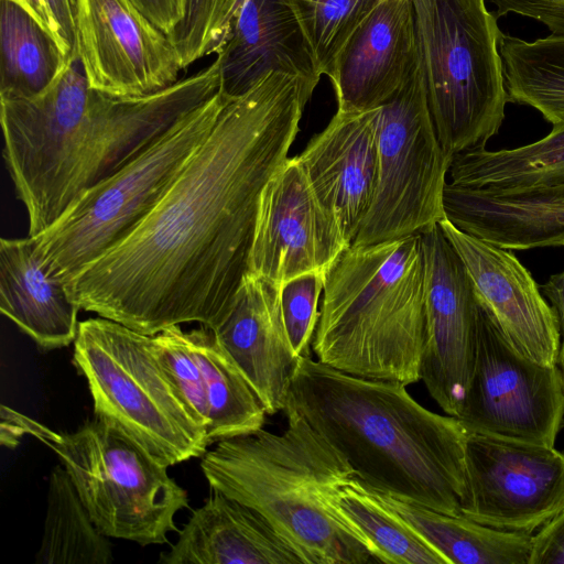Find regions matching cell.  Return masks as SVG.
<instances>
[{"label": "cell", "instance_id": "6da1fadb", "mask_svg": "<svg viewBox=\"0 0 564 564\" xmlns=\"http://www.w3.org/2000/svg\"><path fill=\"white\" fill-rule=\"evenodd\" d=\"M318 82L271 72L231 98L145 220L66 284L79 308L150 336L212 328L248 271L261 193Z\"/></svg>", "mask_w": 564, "mask_h": 564}, {"label": "cell", "instance_id": "7a4b0ae2", "mask_svg": "<svg viewBox=\"0 0 564 564\" xmlns=\"http://www.w3.org/2000/svg\"><path fill=\"white\" fill-rule=\"evenodd\" d=\"M220 87L216 61L142 97L90 87L77 51L41 94L0 98L3 159L29 218L51 228L88 189L130 162Z\"/></svg>", "mask_w": 564, "mask_h": 564}, {"label": "cell", "instance_id": "3957f363", "mask_svg": "<svg viewBox=\"0 0 564 564\" xmlns=\"http://www.w3.org/2000/svg\"><path fill=\"white\" fill-rule=\"evenodd\" d=\"M371 489L460 516L468 430L416 402L406 386L296 358L288 401Z\"/></svg>", "mask_w": 564, "mask_h": 564}, {"label": "cell", "instance_id": "277c9868", "mask_svg": "<svg viewBox=\"0 0 564 564\" xmlns=\"http://www.w3.org/2000/svg\"><path fill=\"white\" fill-rule=\"evenodd\" d=\"M281 434L221 440L200 457L209 488L262 516L303 564L377 562L338 514L334 494L354 469L289 403Z\"/></svg>", "mask_w": 564, "mask_h": 564}, {"label": "cell", "instance_id": "5b68a950", "mask_svg": "<svg viewBox=\"0 0 564 564\" xmlns=\"http://www.w3.org/2000/svg\"><path fill=\"white\" fill-rule=\"evenodd\" d=\"M425 332L420 234L350 246L326 271L312 341L319 362L357 377L416 383Z\"/></svg>", "mask_w": 564, "mask_h": 564}, {"label": "cell", "instance_id": "8992f818", "mask_svg": "<svg viewBox=\"0 0 564 564\" xmlns=\"http://www.w3.org/2000/svg\"><path fill=\"white\" fill-rule=\"evenodd\" d=\"M29 435L52 449L97 529L108 538L141 546L166 543L178 532L176 513L188 507L187 491L128 434L95 417L59 432L7 405L1 406V442L15 446Z\"/></svg>", "mask_w": 564, "mask_h": 564}, {"label": "cell", "instance_id": "52a82bcc", "mask_svg": "<svg viewBox=\"0 0 564 564\" xmlns=\"http://www.w3.org/2000/svg\"><path fill=\"white\" fill-rule=\"evenodd\" d=\"M412 1L416 65L444 152L486 145L509 102L497 15L486 0Z\"/></svg>", "mask_w": 564, "mask_h": 564}, {"label": "cell", "instance_id": "ba28073f", "mask_svg": "<svg viewBox=\"0 0 564 564\" xmlns=\"http://www.w3.org/2000/svg\"><path fill=\"white\" fill-rule=\"evenodd\" d=\"M231 98L219 89L36 236L47 274L66 285L126 240L164 197Z\"/></svg>", "mask_w": 564, "mask_h": 564}, {"label": "cell", "instance_id": "9c48e42d", "mask_svg": "<svg viewBox=\"0 0 564 564\" xmlns=\"http://www.w3.org/2000/svg\"><path fill=\"white\" fill-rule=\"evenodd\" d=\"M73 364L86 378L95 417L118 427L163 465L202 457L207 433L171 387L152 336L105 317L79 322Z\"/></svg>", "mask_w": 564, "mask_h": 564}, {"label": "cell", "instance_id": "30bf717a", "mask_svg": "<svg viewBox=\"0 0 564 564\" xmlns=\"http://www.w3.org/2000/svg\"><path fill=\"white\" fill-rule=\"evenodd\" d=\"M451 160L437 139L415 65L380 106L376 193L351 246L420 234L445 218L443 195Z\"/></svg>", "mask_w": 564, "mask_h": 564}, {"label": "cell", "instance_id": "8fae6325", "mask_svg": "<svg viewBox=\"0 0 564 564\" xmlns=\"http://www.w3.org/2000/svg\"><path fill=\"white\" fill-rule=\"evenodd\" d=\"M458 419L468 431L546 445H555L564 422L561 369L520 354L479 297L473 373Z\"/></svg>", "mask_w": 564, "mask_h": 564}, {"label": "cell", "instance_id": "7c38bea8", "mask_svg": "<svg viewBox=\"0 0 564 564\" xmlns=\"http://www.w3.org/2000/svg\"><path fill=\"white\" fill-rule=\"evenodd\" d=\"M460 516L532 534L564 511V453L554 445L468 431Z\"/></svg>", "mask_w": 564, "mask_h": 564}, {"label": "cell", "instance_id": "4fadbf2b", "mask_svg": "<svg viewBox=\"0 0 564 564\" xmlns=\"http://www.w3.org/2000/svg\"><path fill=\"white\" fill-rule=\"evenodd\" d=\"M75 50L94 89L142 97L178 80L169 35L131 0H74Z\"/></svg>", "mask_w": 564, "mask_h": 564}, {"label": "cell", "instance_id": "5bb4252c", "mask_svg": "<svg viewBox=\"0 0 564 564\" xmlns=\"http://www.w3.org/2000/svg\"><path fill=\"white\" fill-rule=\"evenodd\" d=\"M420 236L426 286L421 380L440 408L458 417L474 367L478 296L465 264L440 225Z\"/></svg>", "mask_w": 564, "mask_h": 564}, {"label": "cell", "instance_id": "9a60e30c", "mask_svg": "<svg viewBox=\"0 0 564 564\" xmlns=\"http://www.w3.org/2000/svg\"><path fill=\"white\" fill-rule=\"evenodd\" d=\"M349 246L322 208L296 156L263 187L248 271L281 285L307 272H326Z\"/></svg>", "mask_w": 564, "mask_h": 564}, {"label": "cell", "instance_id": "2e32d148", "mask_svg": "<svg viewBox=\"0 0 564 564\" xmlns=\"http://www.w3.org/2000/svg\"><path fill=\"white\" fill-rule=\"evenodd\" d=\"M438 225L465 264L479 300L508 341L531 360L557 365L561 349L557 316L512 250L467 234L446 218Z\"/></svg>", "mask_w": 564, "mask_h": 564}, {"label": "cell", "instance_id": "e0dca14e", "mask_svg": "<svg viewBox=\"0 0 564 564\" xmlns=\"http://www.w3.org/2000/svg\"><path fill=\"white\" fill-rule=\"evenodd\" d=\"M379 113L380 107L337 110L296 156L318 203L349 247L376 193Z\"/></svg>", "mask_w": 564, "mask_h": 564}, {"label": "cell", "instance_id": "ac0fdd59", "mask_svg": "<svg viewBox=\"0 0 564 564\" xmlns=\"http://www.w3.org/2000/svg\"><path fill=\"white\" fill-rule=\"evenodd\" d=\"M210 329L267 414L283 411L296 357L283 323L280 285L247 271Z\"/></svg>", "mask_w": 564, "mask_h": 564}, {"label": "cell", "instance_id": "d6986e66", "mask_svg": "<svg viewBox=\"0 0 564 564\" xmlns=\"http://www.w3.org/2000/svg\"><path fill=\"white\" fill-rule=\"evenodd\" d=\"M416 65L412 0H379L349 39L329 80L337 110L380 107L406 82Z\"/></svg>", "mask_w": 564, "mask_h": 564}, {"label": "cell", "instance_id": "ffe728a7", "mask_svg": "<svg viewBox=\"0 0 564 564\" xmlns=\"http://www.w3.org/2000/svg\"><path fill=\"white\" fill-rule=\"evenodd\" d=\"M216 55L219 89L232 98L247 93L271 72L321 78L284 0H243Z\"/></svg>", "mask_w": 564, "mask_h": 564}, {"label": "cell", "instance_id": "44dd1931", "mask_svg": "<svg viewBox=\"0 0 564 564\" xmlns=\"http://www.w3.org/2000/svg\"><path fill=\"white\" fill-rule=\"evenodd\" d=\"M159 563L303 564L262 516L212 488Z\"/></svg>", "mask_w": 564, "mask_h": 564}, {"label": "cell", "instance_id": "7402d4cb", "mask_svg": "<svg viewBox=\"0 0 564 564\" xmlns=\"http://www.w3.org/2000/svg\"><path fill=\"white\" fill-rule=\"evenodd\" d=\"M445 218L458 229L508 250L561 247L564 185L489 195L446 183Z\"/></svg>", "mask_w": 564, "mask_h": 564}, {"label": "cell", "instance_id": "603a6c76", "mask_svg": "<svg viewBox=\"0 0 564 564\" xmlns=\"http://www.w3.org/2000/svg\"><path fill=\"white\" fill-rule=\"evenodd\" d=\"M79 310L66 285L47 274L35 237L0 240V311L41 349L74 344Z\"/></svg>", "mask_w": 564, "mask_h": 564}, {"label": "cell", "instance_id": "cb8c5ba5", "mask_svg": "<svg viewBox=\"0 0 564 564\" xmlns=\"http://www.w3.org/2000/svg\"><path fill=\"white\" fill-rule=\"evenodd\" d=\"M448 176L455 186L489 195L564 185V126L517 148L456 153Z\"/></svg>", "mask_w": 564, "mask_h": 564}, {"label": "cell", "instance_id": "d4e9b609", "mask_svg": "<svg viewBox=\"0 0 564 564\" xmlns=\"http://www.w3.org/2000/svg\"><path fill=\"white\" fill-rule=\"evenodd\" d=\"M376 492L449 564H529L530 533L495 529Z\"/></svg>", "mask_w": 564, "mask_h": 564}, {"label": "cell", "instance_id": "484cf974", "mask_svg": "<svg viewBox=\"0 0 564 564\" xmlns=\"http://www.w3.org/2000/svg\"><path fill=\"white\" fill-rule=\"evenodd\" d=\"M202 369L209 410L208 444L263 427L267 412L256 392L210 328L186 332Z\"/></svg>", "mask_w": 564, "mask_h": 564}, {"label": "cell", "instance_id": "4316f807", "mask_svg": "<svg viewBox=\"0 0 564 564\" xmlns=\"http://www.w3.org/2000/svg\"><path fill=\"white\" fill-rule=\"evenodd\" d=\"M333 500L340 518L366 544L377 562L449 564L357 476L344 482Z\"/></svg>", "mask_w": 564, "mask_h": 564}, {"label": "cell", "instance_id": "83f0119b", "mask_svg": "<svg viewBox=\"0 0 564 564\" xmlns=\"http://www.w3.org/2000/svg\"><path fill=\"white\" fill-rule=\"evenodd\" d=\"M53 34L21 6L0 0V98H31L45 90L65 63Z\"/></svg>", "mask_w": 564, "mask_h": 564}, {"label": "cell", "instance_id": "f1b7e54d", "mask_svg": "<svg viewBox=\"0 0 564 564\" xmlns=\"http://www.w3.org/2000/svg\"><path fill=\"white\" fill-rule=\"evenodd\" d=\"M499 48L509 102L535 109L552 127L564 126V36L527 41L503 34Z\"/></svg>", "mask_w": 564, "mask_h": 564}, {"label": "cell", "instance_id": "f546056e", "mask_svg": "<svg viewBox=\"0 0 564 564\" xmlns=\"http://www.w3.org/2000/svg\"><path fill=\"white\" fill-rule=\"evenodd\" d=\"M44 530L37 564H109L111 544L93 522L62 465L48 478Z\"/></svg>", "mask_w": 564, "mask_h": 564}, {"label": "cell", "instance_id": "4dcf8cb0", "mask_svg": "<svg viewBox=\"0 0 564 564\" xmlns=\"http://www.w3.org/2000/svg\"><path fill=\"white\" fill-rule=\"evenodd\" d=\"M319 75L328 78L358 26L379 0H284Z\"/></svg>", "mask_w": 564, "mask_h": 564}, {"label": "cell", "instance_id": "1f68e13d", "mask_svg": "<svg viewBox=\"0 0 564 564\" xmlns=\"http://www.w3.org/2000/svg\"><path fill=\"white\" fill-rule=\"evenodd\" d=\"M243 0H184L180 23L169 35L182 68L224 45Z\"/></svg>", "mask_w": 564, "mask_h": 564}, {"label": "cell", "instance_id": "d6a6232c", "mask_svg": "<svg viewBox=\"0 0 564 564\" xmlns=\"http://www.w3.org/2000/svg\"><path fill=\"white\" fill-rule=\"evenodd\" d=\"M152 347L177 398L193 420L207 431L209 410L205 380L186 332L180 325L170 326L152 336Z\"/></svg>", "mask_w": 564, "mask_h": 564}, {"label": "cell", "instance_id": "836d02e7", "mask_svg": "<svg viewBox=\"0 0 564 564\" xmlns=\"http://www.w3.org/2000/svg\"><path fill=\"white\" fill-rule=\"evenodd\" d=\"M326 272L314 271L296 275L280 285V302L284 327L294 356L311 355L319 317L318 302Z\"/></svg>", "mask_w": 564, "mask_h": 564}, {"label": "cell", "instance_id": "e575fe53", "mask_svg": "<svg viewBox=\"0 0 564 564\" xmlns=\"http://www.w3.org/2000/svg\"><path fill=\"white\" fill-rule=\"evenodd\" d=\"M496 15L520 14L543 23L551 34L564 36V0H491Z\"/></svg>", "mask_w": 564, "mask_h": 564}, {"label": "cell", "instance_id": "d590c367", "mask_svg": "<svg viewBox=\"0 0 564 564\" xmlns=\"http://www.w3.org/2000/svg\"><path fill=\"white\" fill-rule=\"evenodd\" d=\"M529 564H564V511L532 534Z\"/></svg>", "mask_w": 564, "mask_h": 564}, {"label": "cell", "instance_id": "8d00e7d4", "mask_svg": "<svg viewBox=\"0 0 564 564\" xmlns=\"http://www.w3.org/2000/svg\"><path fill=\"white\" fill-rule=\"evenodd\" d=\"M50 30L67 58L75 46L74 0H42Z\"/></svg>", "mask_w": 564, "mask_h": 564}, {"label": "cell", "instance_id": "74e56055", "mask_svg": "<svg viewBox=\"0 0 564 564\" xmlns=\"http://www.w3.org/2000/svg\"><path fill=\"white\" fill-rule=\"evenodd\" d=\"M156 26L170 35L180 23L184 0H131Z\"/></svg>", "mask_w": 564, "mask_h": 564}, {"label": "cell", "instance_id": "f35d334b", "mask_svg": "<svg viewBox=\"0 0 564 564\" xmlns=\"http://www.w3.org/2000/svg\"><path fill=\"white\" fill-rule=\"evenodd\" d=\"M540 289L543 295L550 301L558 319L561 330L560 362L564 360V270L551 275Z\"/></svg>", "mask_w": 564, "mask_h": 564}, {"label": "cell", "instance_id": "ab89813d", "mask_svg": "<svg viewBox=\"0 0 564 564\" xmlns=\"http://www.w3.org/2000/svg\"><path fill=\"white\" fill-rule=\"evenodd\" d=\"M21 6L29 14H31L40 24L46 28L50 32V25L43 8L42 0H11ZM52 33V32H51Z\"/></svg>", "mask_w": 564, "mask_h": 564}, {"label": "cell", "instance_id": "60d3db41", "mask_svg": "<svg viewBox=\"0 0 564 564\" xmlns=\"http://www.w3.org/2000/svg\"><path fill=\"white\" fill-rule=\"evenodd\" d=\"M558 365H560V369H561L562 377H563V383H564V360L560 361Z\"/></svg>", "mask_w": 564, "mask_h": 564}, {"label": "cell", "instance_id": "b9f144b4", "mask_svg": "<svg viewBox=\"0 0 564 564\" xmlns=\"http://www.w3.org/2000/svg\"><path fill=\"white\" fill-rule=\"evenodd\" d=\"M562 247H564V238H563V241H562Z\"/></svg>", "mask_w": 564, "mask_h": 564}]
</instances>
